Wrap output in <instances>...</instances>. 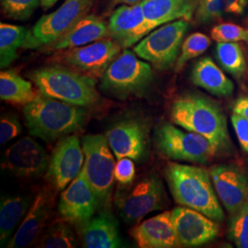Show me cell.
<instances>
[{
    "mask_svg": "<svg viewBox=\"0 0 248 248\" xmlns=\"http://www.w3.org/2000/svg\"><path fill=\"white\" fill-rule=\"evenodd\" d=\"M232 124L239 140L242 148L248 153V120L233 113L232 115Z\"/></svg>",
    "mask_w": 248,
    "mask_h": 248,
    "instance_id": "obj_37",
    "label": "cell"
},
{
    "mask_svg": "<svg viewBox=\"0 0 248 248\" xmlns=\"http://www.w3.org/2000/svg\"><path fill=\"white\" fill-rule=\"evenodd\" d=\"M49 163L44 147L32 138L24 137L5 152L2 169L19 177H35L48 169Z\"/></svg>",
    "mask_w": 248,
    "mask_h": 248,
    "instance_id": "obj_15",
    "label": "cell"
},
{
    "mask_svg": "<svg viewBox=\"0 0 248 248\" xmlns=\"http://www.w3.org/2000/svg\"><path fill=\"white\" fill-rule=\"evenodd\" d=\"M97 0H65L60 8L43 16L29 31L24 49L52 45L87 16Z\"/></svg>",
    "mask_w": 248,
    "mask_h": 248,
    "instance_id": "obj_7",
    "label": "cell"
},
{
    "mask_svg": "<svg viewBox=\"0 0 248 248\" xmlns=\"http://www.w3.org/2000/svg\"><path fill=\"white\" fill-rule=\"evenodd\" d=\"M80 226L84 248H117L123 246L118 222L108 212L94 215Z\"/></svg>",
    "mask_w": 248,
    "mask_h": 248,
    "instance_id": "obj_22",
    "label": "cell"
},
{
    "mask_svg": "<svg viewBox=\"0 0 248 248\" xmlns=\"http://www.w3.org/2000/svg\"><path fill=\"white\" fill-rule=\"evenodd\" d=\"M40 3V0H1V8L6 17L25 20L34 13Z\"/></svg>",
    "mask_w": 248,
    "mask_h": 248,
    "instance_id": "obj_33",
    "label": "cell"
},
{
    "mask_svg": "<svg viewBox=\"0 0 248 248\" xmlns=\"http://www.w3.org/2000/svg\"><path fill=\"white\" fill-rule=\"evenodd\" d=\"M52 211V198L49 192H39L30 206L24 220L18 230L9 240L7 248H28L39 239L50 217Z\"/></svg>",
    "mask_w": 248,
    "mask_h": 248,
    "instance_id": "obj_19",
    "label": "cell"
},
{
    "mask_svg": "<svg viewBox=\"0 0 248 248\" xmlns=\"http://www.w3.org/2000/svg\"><path fill=\"white\" fill-rule=\"evenodd\" d=\"M122 46L113 39L99 40L89 45L67 49L61 61L92 78L102 77L121 53Z\"/></svg>",
    "mask_w": 248,
    "mask_h": 248,
    "instance_id": "obj_11",
    "label": "cell"
},
{
    "mask_svg": "<svg viewBox=\"0 0 248 248\" xmlns=\"http://www.w3.org/2000/svg\"><path fill=\"white\" fill-rule=\"evenodd\" d=\"M199 0H142V11L152 31L169 22L190 20Z\"/></svg>",
    "mask_w": 248,
    "mask_h": 248,
    "instance_id": "obj_21",
    "label": "cell"
},
{
    "mask_svg": "<svg viewBox=\"0 0 248 248\" xmlns=\"http://www.w3.org/2000/svg\"><path fill=\"white\" fill-rule=\"evenodd\" d=\"M27 28L13 24H0V66L6 68L18 58V48H24L29 34Z\"/></svg>",
    "mask_w": 248,
    "mask_h": 248,
    "instance_id": "obj_27",
    "label": "cell"
},
{
    "mask_svg": "<svg viewBox=\"0 0 248 248\" xmlns=\"http://www.w3.org/2000/svg\"><path fill=\"white\" fill-rule=\"evenodd\" d=\"M210 174L218 198L231 214L248 203V177L246 174L231 166H215Z\"/></svg>",
    "mask_w": 248,
    "mask_h": 248,
    "instance_id": "obj_18",
    "label": "cell"
},
{
    "mask_svg": "<svg viewBox=\"0 0 248 248\" xmlns=\"http://www.w3.org/2000/svg\"><path fill=\"white\" fill-rule=\"evenodd\" d=\"M211 45V40L208 36L196 32L188 36L181 46V53L176 62V71L179 72L186 62L202 55Z\"/></svg>",
    "mask_w": 248,
    "mask_h": 248,
    "instance_id": "obj_31",
    "label": "cell"
},
{
    "mask_svg": "<svg viewBox=\"0 0 248 248\" xmlns=\"http://www.w3.org/2000/svg\"><path fill=\"white\" fill-rule=\"evenodd\" d=\"M29 78L39 92L49 98L83 108L99 100L94 78L61 65L36 69L30 73Z\"/></svg>",
    "mask_w": 248,
    "mask_h": 248,
    "instance_id": "obj_4",
    "label": "cell"
},
{
    "mask_svg": "<svg viewBox=\"0 0 248 248\" xmlns=\"http://www.w3.org/2000/svg\"><path fill=\"white\" fill-rule=\"evenodd\" d=\"M171 218L180 247H200L219 235L216 222L195 210L178 207L171 211Z\"/></svg>",
    "mask_w": 248,
    "mask_h": 248,
    "instance_id": "obj_14",
    "label": "cell"
},
{
    "mask_svg": "<svg viewBox=\"0 0 248 248\" xmlns=\"http://www.w3.org/2000/svg\"><path fill=\"white\" fill-rule=\"evenodd\" d=\"M108 28L109 37L124 49L135 45L152 31L141 2L133 5L124 4L115 9L108 19Z\"/></svg>",
    "mask_w": 248,
    "mask_h": 248,
    "instance_id": "obj_16",
    "label": "cell"
},
{
    "mask_svg": "<svg viewBox=\"0 0 248 248\" xmlns=\"http://www.w3.org/2000/svg\"><path fill=\"white\" fill-rule=\"evenodd\" d=\"M229 234L239 248H248V203L232 214Z\"/></svg>",
    "mask_w": 248,
    "mask_h": 248,
    "instance_id": "obj_32",
    "label": "cell"
},
{
    "mask_svg": "<svg viewBox=\"0 0 248 248\" xmlns=\"http://www.w3.org/2000/svg\"><path fill=\"white\" fill-rule=\"evenodd\" d=\"M171 120L186 131L202 135L218 150L229 143L226 118L209 98L196 94L177 98L172 105Z\"/></svg>",
    "mask_w": 248,
    "mask_h": 248,
    "instance_id": "obj_3",
    "label": "cell"
},
{
    "mask_svg": "<svg viewBox=\"0 0 248 248\" xmlns=\"http://www.w3.org/2000/svg\"><path fill=\"white\" fill-rule=\"evenodd\" d=\"M216 55L222 67L235 77H241L246 70V60L236 43H218Z\"/></svg>",
    "mask_w": 248,
    "mask_h": 248,
    "instance_id": "obj_30",
    "label": "cell"
},
{
    "mask_svg": "<svg viewBox=\"0 0 248 248\" xmlns=\"http://www.w3.org/2000/svg\"><path fill=\"white\" fill-rule=\"evenodd\" d=\"M84 152L79 139L66 136L53 151L47 170V177L57 190H62L77 177L84 166Z\"/></svg>",
    "mask_w": 248,
    "mask_h": 248,
    "instance_id": "obj_13",
    "label": "cell"
},
{
    "mask_svg": "<svg viewBox=\"0 0 248 248\" xmlns=\"http://www.w3.org/2000/svg\"><path fill=\"white\" fill-rule=\"evenodd\" d=\"M233 113H236L248 120V97H242L235 101Z\"/></svg>",
    "mask_w": 248,
    "mask_h": 248,
    "instance_id": "obj_38",
    "label": "cell"
},
{
    "mask_svg": "<svg viewBox=\"0 0 248 248\" xmlns=\"http://www.w3.org/2000/svg\"><path fill=\"white\" fill-rule=\"evenodd\" d=\"M21 133V126L16 117L5 115L0 120V143L5 144Z\"/></svg>",
    "mask_w": 248,
    "mask_h": 248,
    "instance_id": "obj_35",
    "label": "cell"
},
{
    "mask_svg": "<svg viewBox=\"0 0 248 248\" xmlns=\"http://www.w3.org/2000/svg\"><path fill=\"white\" fill-rule=\"evenodd\" d=\"M106 137L117 159L128 157L137 161L145 155L147 132L139 121H121L107 132Z\"/></svg>",
    "mask_w": 248,
    "mask_h": 248,
    "instance_id": "obj_17",
    "label": "cell"
},
{
    "mask_svg": "<svg viewBox=\"0 0 248 248\" xmlns=\"http://www.w3.org/2000/svg\"><path fill=\"white\" fill-rule=\"evenodd\" d=\"M40 1L44 9H49L53 7L58 0H40Z\"/></svg>",
    "mask_w": 248,
    "mask_h": 248,
    "instance_id": "obj_40",
    "label": "cell"
},
{
    "mask_svg": "<svg viewBox=\"0 0 248 248\" xmlns=\"http://www.w3.org/2000/svg\"><path fill=\"white\" fill-rule=\"evenodd\" d=\"M30 208V201L20 196L1 199L0 206V242L1 246L8 245L9 238L18 222L25 216Z\"/></svg>",
    "mask_w": 248,
    "mask_h": 248,
    "instance_id": "obj_26",
    "label": "cell"
},
{
    "mask_svg": "<svg viewBox=\"0 0 248 248\" xmlns=\"http://www.w3.org/2000/svg\"><path fill=\"white\" fill-rule=\"evenodd\" d=\"M165 176L177 203L202 213L215 222L223 221L224 213L207 169L169 163Z\"/></svg>",
    "mask_w": 248,
    "mask_h": 248,
    "instance_id": "obj_1",
    "label": "cell"
},
{
    "mask_svg": "<svg viewBox=\"0 0 248 248\" xmlns=\"http://www.w3.org/2000/svg\"><path fill=\"white\" fill-rule=\"evenodd\" d=\"M135 167L133 159L124 157L118 159L114 170V177L120 184L127 186L130 185L134 179Z\"/></svg>",
    "mask_w": 248,
    "mask_h": 248,
    "instance_id": "obj_36",
    "label": "cell"
},
{
    "mask_svg": "<svg viewBox=\"0 0 248 248\" xmlns=\"http://www.w3.org/2000/svg\"><path fill=\"white\" fill-rule=\"evenodd\" d=\"M188 20L178 19L152 31L133 49L138 57L159 70L169 69L177 62Z\"/></svg>",
    "mask_w": 248,
    "mask_h": 248,
    "instance_id": "obj_8",
    "label": "cell"
},
{
    "mask_svg": "<svg viewBox=\"0 0 248 248\" xmlns=\"http://www.w3.org/2000/svg\"><path fill=\"white\" fill-rule=\"evenodd\" d=\"M142 0H110L111 6H116V5H133L142 2Z\"/></svg>",
    "mask_w": 248,
    "mask_h": 248,
    "instance_id": "obj_39",
    "label": "cell"
},
{
    "mask_svg": "<svg viewBox=\"0 0 248 248\" xmlns=\"http://www.w3.org/2000/svg\"><path fill=\"white\" fill-rule=\"evenodd\" d=\"M105 37H109L106 22L97 15L88 14L51 45L53 50L63 51L89 45Z\"/></svg>",
    "mask_w": 248,
    "mask_h": 248,
    "instance_id": "obj_23",
    "label": "cell"
},
{
    "mask_svg": "<svg viewBox=\"0 0 248 248\" xmlns=\"http://www.w3.org/2000/svg\"><path fill=\"white\" fill-rule=\"evenodd\" d=\"M248 0H199L196 19L207 23L225 15H241L248 7Z\"/></svg>",
    "mask_w": 248,
    "mask_h": 248,
    "instance_id": "obj_28",
    "label": "cell"
},
{
    "mask_svg": "<svg viewBox=\"0 0 248 248\" xmlns=\"http://www.w3.org/2000/svg\"><path fill=\"white\" fill-rule=\"evenodd\" d=\"M85 155L83 172L101 205L109 203L114 183L115 162L106 136L89 134L83 137Z\"/></svg>",
    "mask_w": 248,
    "mask_h": 248,
    "instance_id": "obj_6",
    "label": "cell"
},
{
    "mask_svg": "<svg viewBox=\"0 0 248 248\" xmlns=\"http://www.w3.org/2000/svg\"><path fill=\"white\" fill-rule=\"evenodd\" d=\"M154 79L150 63L140 60L125 49L109 64L101 77V89L116 97L142 94Z\"/></svg>",
    "mask_w": 248,
    "mask_h": 248,
    "instance_id": "obj_5",
    "label": "cell"
},
{
    "mask_svg": "<svg viewBox=\"0 0 248 248\" xmlns=\"http://www.w3.org/2000/svg\"><path fill=\"white\" fill-rule=\"evenodd\" d=\"M166 202L163 183L159 177L142 178L134 186L118 190L115 196L117 210L124 222L137 223L147 214L161 210Z\"/></svg>",
    "mask_w": 248,
    "mask_h": 248,
    "instance_id": "obj_10",
    "label": "cell"
},
{
    "mask_svg": "<svg viewBox=\"0 0 248 248\" xmlns=\"http://www.w3.org/2000/svg\"><path fill=\"white\" fill-rule=\"evenodd\" d=\"M39 248H73L77 247L74 232L66 221L54 222L39 239Z\"/></svg>",
    "mask_w": 248,
    "mask_h": 248,
    "instance_id": "obj_29",
    "label": "cell"
},
{
    "mask_svg": "<svg viewBox=\"0 0 248 248\" xmlns=\"http://www.w3.org/2000/svg\"><path fill=\"white\" fill-rule=\"evenodd\" d=\"M25 124L31 135L53 142L80 129L87 120L83 107L76 106L40 93L23 108Z\"/></svg>",
    "mask_w": 248,
    "mask_h": 248,
    "instance_id": "obj_2",
    "label": "cell"
},
{
    "mask_svg": "<svg viewBox=\"0 0 248 248\" xmlns=\"http://www.w3.org/2000/svg\"><path fill=\"white\" fill-rule=\"evenodd\" d=\"M131 235L141 248H173L180 247L172 222L171 212H164L137 224Z\"/></svg>",
    "mask_w": 248,
    "mask_h": 248,
    "instance_id": "obj_20",
    "label": "cell"
},
{
    "mask_svg": "<svg viewBox=\"0 0 248 248\" xmlns=\"http://www.w3.org/2000/svg\"><path fill=\"white\" fill-rule=\"evenodd\" d=\"M211 35L217 43H248V29L235 24L224 23L213 27Z\"/></svg>",
    "mask_w": 248,
    "mask_h": 248,
    "instance_id": "obj_34",
    "label": "cell"
},
{
    "mask_svg": "<svg viewBox=\"0 0 248 248\" xmlns=\"http://www.w3.org/2000/svg\"><path fill=\"white\" fill-rule=\"evenodd\" d=\"M101 205L83 170L60 196L58 212L62 220L82 225L95 215Z\"/></svg>",
    "mask_w": 248,
    "mask_h": 248,
    "instance_id": "obj_12",
    "label": "cell"
},
{
    "mask_svg": "<svg viewBox=\"0 0 248 248\" xmlns=\"http://www.w3.org/2000/svg\"><path fill=\"white\" fill-rule=\"evenodd\" d=\"M196 86L216 96H230L234 86L210 57H204L196 63L191 75Z\"/></svg>",
    "mask_w": 248,
    "mask_h": 248,
    "instance_id": "obj_24",
    "label": "cell"
},
{
    "mask_svg": "<svg viewBox=\"0 0 248 248\" xmlns=\"http://www.w3.org/2000/svg\"><path fill=\"white\" fill-rule=\"evenodd\" d=\"M31 83L13 70L0 73V98L13 104L27 105L39 97Z\"/></svg>",
    "mask_w": 248,
    "mask_h": 248,
    "instance_id": "obj_25",
    "label": "cell"
},
{
    "mask_svg": "<svg viewBox=\"0 0 248 248\" xmlns=\"http://www.w3.org/2000/svg\"><path fill=\"white\" fill-rule=\"evenodd\" d=\"M155 144L160 153L170 159L206 164L213 159L218 149L199 133L182 131L169 124L155 132Z\"/></svg>",
    "mask_w": 248,
    "mask_h": 248,
    "instance_id": "obj_9",
    "label": "cell"
}]
</instances>
